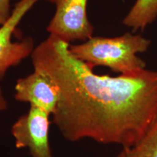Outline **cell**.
<instances>
[{"label":"cell","instance_id":"ba28073f","mask_svg":"<svg viewBox=\"0 0 157 157\" xmlns=\"http://www.w3.org/2000/svg\"><path fill=\"white\" fill-rule=\"evenodd\" d=\"M126 152L127 157H157V118L139 142L126 148Z\"/></svg>","mask_w":157,"mask_h":157},{"label":"cell","instance_id":"3957f363","mask_svg":"<svg viewBox=\"0 0 157 157\" xmlns=\"http://www.w3.org/2000/svg\"><path fill=\"white\" fill-rule=\"evenodd\" d=\"M56 12L47 26L50 35L64 42H85L93 36L94 29L88 18V0H46Z\"/></svg>","mask_w":157,"mask_h":157},{"label":"cell","instance_id":"8992f818","mask_svg":"<svg viewBox=\"0 0 157 157\" xmlns=\"http://www.w3.org/2000/svg\"><path fill=\"white\" fill-rule=\"evenodd\" d=\"M59 98L58 86L47 74L36 69L18 78L15 85L16 101L29 103L31 106L44 110L51 115L56 109Z\"/></svg>","mask_w":157,"mask_h":157},{"label":"cell","instance_id":"30bf717a","mask_svg":"<svg viewBox=\"0 0 157 157\" xmlns=\"http://www.w3.org/2000/svg\"><path fill=\"white\" fill-rule=\"evenodd\" d=\"M0 77V79H1ZM8 108V103H7V99H6L5 95H4L3 90L0 86V113L3 112Z\"/></svg>","mask_w":157,"mask_h":157},{"label":"cell","instance_id":"5b68a950","mask_svg":"<svg viewBox=\"0 0 157 157\" xmlns=\"http://www.w3.org/2000/svg\"><path fill=\"white\" fill-rule=\"evenodd\" d=\"M39 0H18L12 10V14L0 27V77L11 67L19 64L32 53L34 42L31 37L13 41V33L29 11Z\"/></svg>","mask_w":157,"mask_h":157},{"label":"cell","instance_id":"277c9868","mask_svg":"<svg viewBox=\"0 0 157 157\" xmlns=\"http://www.w3.org/2000/svg\"><path fill=\"white\" fill-rule=\"evenodd\" d=\"M50 114L44 110L31 106L21 116L11 128L17 148H28L31 157H52L49 141Z\"/></svg>","mask_w":157,"mask_h":157},{"label":"cell","instance_id":"9c48e42d","mask_svg":"<svg viewBox=\"0 0 157 157\" xmlns=\"http://www.w3.org/2000/svg\"><path fill=\"white\" fill-rule=\"evenodd\" d=\"M11 14L10 0H0V27L7 22Z\"/></svg>","mask_w":157,"mask_h":157},{"label":"cell","instance_id":"7a4b0ae2","mask_svg":"<svg viewBox=\"0 0 157 157\" xmlns=\"http://www.w3.org/2000/svg\"><path fill=\"white\" fill-rule=\"evenodd\" d=\"M150 39L127 32L116 37L92 36L85 42L69 44L70 52L90 67L101 66L122 75L135 74L146 69V63L137 54L150 48Z\"/></svg>","mask_w":157,"mask_h":157},{"label":"cell","instance_id":"6da1fadb","mask_svg":"<svg viewBox=\"0 0 157 157\" xmlns=\"http://www.w3.org/2000/svg\"><path fill=\"white\" fill-rule=\"evenodd\" d=\"M69 44L49 35L31 55L34 69L47 74L60 92L53 123L71 142L135 146L157 118V71L99 75L71 54Z\"/></svg>","mask_w":157,"mask_h":157},{"label":"cell","instance_id":"52a82bcc","mask_svg":"<svg viewBox=\"0 0 157 157\" xmlns=\"http://www.w3.org/2000/svg\"><path fill=\"white\" fill-rule=\"evenodd\" d=\"M156 18L157 0H135L122 24L134 31H143Z\"/></svg>","mask_w":157,"mask_h":157},{"label":"cell","instance_id":"8fae6325","mask_svg":"<svg viewBox=\"0 0 157 157\" xmlns=\"http://www.w3.org/2000/svg\"><path fill=\"white\" fill-rule=\"evenodd\" d=\"M117 157H127V152H126V148H123L121 151L117 155Z\"/></svg>","mask_w":157,"mask_h":157}]
</instances>
